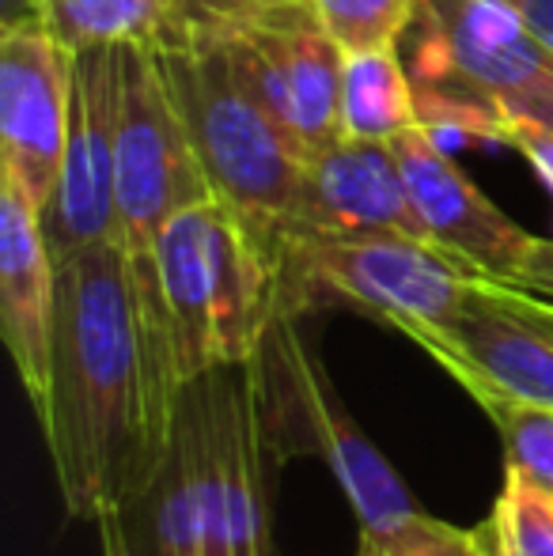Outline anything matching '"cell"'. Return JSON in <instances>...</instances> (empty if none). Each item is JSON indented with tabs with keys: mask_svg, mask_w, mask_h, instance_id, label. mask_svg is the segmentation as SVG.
I'll use <instances>...</instances> for the list:
<instances>
[{
	"mask_svg": "<svg viewBox=\"0 0 553 556\" xmlns=\"http://www.w3.org/2000/svg\"><path fill=\"white\" fill-rule=\"evenodd\" d=\"M61 504L96 522L126 511L160 473L126 242H96L58 265L50 413L42 425Z\"/></svg>",
	"mask_w": 553,
	"mask_h": 556,
	"instance_id": "1",
	"label": "cell"
},
{
	"mask_svg": "<svg viewBox=\"0 0 553 556\" xmlns=\"http://www.w3.org/2000/svg\"><path fill=\"white\" fill-rule=\"evenodd\" d=\"M152 46L213 198L280 257L307 160L280 129L231 35H175Z\"/></svg>",
	"mask_w": 553,
	"mask_h": 556,
	"instance_id": "2",
	"label": "cell"
},
{
	"mask_svg": "<svg viewBox=\"0 0 553 556\" xmlns=\"http://www.w3.org/2000/svg\"><path fill=\"white\" fill-rule=\"evenodd\" d=\"M163 295L186 382L247 364L277 315L280 257L239 213L209 198L155 235Z\"/></svg>",
	"mask_w": 553,
	"mask_h": 556,
	"instance_id": "3",
	"label": "cell"
},
{
	"mask_svg": "<svg viewBox=\"0 0 553 556\" xmlns=\"http://www.w3.org/2000/svg\"><path fill=\"white\" fill-rule=\"evenodd\" d=\"M481 280L410 235H296L280 247L277 315L345 303L399 333L436 330L478 300Z\"/></svg>",
	"mask_w": 553,
	"mask_h": 556,
	"instance_id": "4",
	"label": "cell"
},
{
	"mask_svg": "<svg viewBox=\"0 0 553 556\" xmlns=\"http://www.w3.org/2000/svg\"><path fill=\"white\" fill-rule=\"evenodd\" d=\"M251 371L277 462H326L353 507L361 534L387 530L417 511L399 469L349 417L330 371L300 330V315H274L251 356Z\"/></svg>",
	"mask_w": 553,
	"mask_h": 556,
	"instance_id": "5",
	"label": "cell"
},
{
	"mask_svg": "<svg viewBox=\"0 0 553 556\" xmlns=\"http://www.w3.org/2000/svg\"><path fill=\"white\" fill-rule=\"evenodd\" d=\"M209 556H277V462L251 359L193 379Z\"/></svg>",
	"mask_w": 553,
	"mask_h": 556,
	"instance_id": "6",
	"label": "cell"
},
{
	"mask_svg": "<svg viewBox=\"0 0 553 556\" xmlns=\"http://www.w3.org/2000/svg\"><path fill=\"white\" fill-rule=\"evenodd\" d=\"M213 198L152 42L122 46L118 111V216L129 250L155 247L160 227Z\"/></svg>",
	"mask_w": 553,
	"mask_h": 556,
	"instance_id": "7",
	"label": "cell"
},
{
	"mask_svg": "<svg viewBox=\"0 0 553 556\" xmlns=\"http://www.w3.org/2000/svg\"><path fill=\"white\" fill-rule=\"evenodd\" d=\"M118 111L122 46L76 50L73 129H68L61 178L42 208V235L58 265L96 242L122 239Z\"/></svg>",
	"mask_w": 553,
	"mask_h": 556,
	"instance_id": "8",
	"label": "cell"
},
{
	"mask_svg": "<svg viewBox=\"0 0 553 556\" xmlns=\"http://www.w3.org/2000/svg\"><path fill=\"white\" fill-rule=\"evenodd\" d=\"M76 53L35 12L0 35V178L15 182L42 213L65 163L73 129Z\"/></svg>",
	"mask_w": 553,
	"mask_h": 556,
	"instance_id": "9",
	"label": "cell"
},
{
	"mask_svg": "<svg viewBox=\"0 0 553 556\" xmlns=\"http://www.w3.org/2000/svg\"><path fill=\"white\" fill-rule=\"evenodd\" d=\"M414 80H455L504 106L553 99V53L504 0H425Z\"/></svg>",
	"mask_w": 553,
	"mask_h": 556,
	"instance_id": "10",
	"label": "cell"
},
{
	"mask_svg": "<svg viewBox=\"0 0 553 556\" xmlns=\"http://www.w3.org/2000/svg\"><path fill=\"white\" fill-rule=\"evenodd\" d=\"M221 35H231L262 99L303 160L345 137L341 132L345 53L323 30L307 0L254 15L243 27Z\"/></svg>",
	"mask_w": 553,
	"mask_h": 556,
	"instance_id": "11",
	"label": "cell"
},
{
	"mask_svg": "<svg viewBox=\"0 0 553 556\" xmlns=\"http://www.w3.org/2000/svg\"><path fill=\"white\" fill-rule=\"evenodd\" d=\"M391 148L402 163L428 242L478 277L516 285L539 235L504 216L428 129L414 125L394 137Z\"/></svg>",
	"mask_w": 553,
	"mask_h": 556,
	"instance_id": "12",
	"label": "cell"
},
{
	"mask_svg": "<svg viewBox=\"0 0 553 556\" xmlns=\"http://www.w3.org/2000/svg\"><path fill=\"white\" fill-rule=\"evenodd\" d=\"M296 235H410L428 242L394 148L356 137H338L303 163L285 242Z\"/></svg>",
	"mask_w": 553,
	"mask_h": 556,
	"instance_id": "13",
	"label": "cell"
},
{
	"mask_svg": "<svg viewBox=\"0 0 553 556\" xmlns=\"http://www.w3.org/2000/svg\"><path fill=\"white\" fill-rule=\"evenodd\" d=\"M458 387H489L504 397L553 409V330L519 315L501 280H481V292L455 323L410 330Z\"/></svg>",
	"mask_w": 553,
	"mask_h": 556,
	"instance_id": "14",
	"label": "cell"
},
{
	"mask_svg": "<svg viewBox=\"0 0 553 556\" xmlns=\"http://www.w3.org/2000/svg\"><path fill=\"white\" fill-rule=\"evenodd\" d=\"M58 262L42 235V213L15 182L0 178V333L38 425L50 413Z\"/></svg>",
	"mask_w": 553,
	"mask_h": 556,
	"instance_id": "15",
	"label": "cell"
},
{
	"mask_svg": "<svg viewBox=\"0 0 553 556\" xmlns=\"http://www.w3.org/2000/svg\"><path fill=\"white\" fill-rule=\"evenodd\" d=\"M118 515L134 556H209L201 504V402L193 382L183 394L175 443L160 473Z\"/></svg>",
	"mask_w": 553,
	"mask_h": 556,
	"instance_id": "16",
	"label": "cell"
},
{
	"mask_svg": "<svg viewBox=\"0 0 553 556\" xmlns=\"http://www.w3.org/2000/svg\"><path fill=\"white\" fill-rule=\"evenodd\" d=\"M417 125L414 80L402 65L399 46L345 53L341 76V132L356 140L391 144Z\"/></svg>",
	"mask_w": 553,
	"mask_h": 556,
	"instance_id": "17",
	"label": "cell"
},
{
	"mask_svg": "<svg viewBox=\"0 0 553 556\" xmlns=\"http://www.w3.org/2000/svg\"><path fill=\"white\" fill-rule=\"evenodd\" d=\"M30 12L68 50L155 42L175 0H30Z\"/></svg>",
	"mask_w": 553,
	"mask_h": 556,
	"instance_id": "18",
	"label": "cell"
},
{
	"mask_svg": "<svg viewBox=\"0 0 553 556\" xmlns=\"http://www.w3.org/2000/svg\"><path fill=\"white\" fill-rule=\"evenodd\" d=\"M481 530L497 556H553V489L504 462L501 496Z\"/></svg>",
	"mask_w": 553,
	"mask_h": 556,
	"instance_id": "19",
	"label": "cell"
},
{
	"mask_svg": "<svg viewBox=\"0 0 553 556\" xmlns=\"http://www.w3.org/2000/svg\"><path fill=\"white\" fill-rule=\"evenodd\" d=\"M463 390L493 420L497 435L504 443V462L527 469V473L553 489V409L516 402V397H504L489 387H478V382H470Z\"/></svg>",
	"mask_w": 553,
	"mask_h": 556,
	"instance_id": "20",
	"label": "cell"
},
{
	"mask_svg": "<svg viewBox=\"0 0 553 556\" xmlns=\"http://www.w3.org/2000/svg\"><path fill=\"white\" fill-rule=\"evenodd\" d=\"M341 53L387 50L406 38L425 0H307Z\"/></svg>",
	"mask_w": 553,
	"mask_h": 556,
	"instance_id": "21",
	"label": "cell"
},
{
	"mask_svg": "<svg viewBox=\"0 0 553 556\" xmlns=\"http://www.w3.org/2000/svg\"><path fill=\"white\" fill-rule=\"evenodd\" d=\"M356 556H497L486 530H466L436 515L410 511L402 522L376 534H361Z\"/></svg>",
	"mask_w": 553,
	"mask_h": 556,
	"instance_id": "22",
	"label": "cell"
},
{
	"mask_svg": "<svg viewBox=\"0 0 553 556\" xmlns=\"http://www.w3.org/2000/svg\"><path fill=\"white\" fill-rule=\"evenodd\" d=\"M285 4H300V0H175V12H171L160 38L221 35V30H236V27H243L247 20H254V15H266ZM160 38H155V42H160Z\"/></svg>",
	"mask_w": 553,
	"mask_h": 556,
	"instance_id": "23",
	"label": "cell"
},
{
	"mask_svg": "<svg viewBox=\"0 0 553 556\" xmlns=\"http://www.w3.org/2000/svg\"><path fill=\"white\" fill-rule=\"evenodd\" d=\"M508 111V106H504ZM504 144L519 148L524 160L535 167V175L546 182V190L553 193V129L539 117L524 114V111H508V125H504Z\"/></svg>",
	"mask_w": 553,
	"mask_h": 556,
	"instance_id": "24",
	"label": "cell"
},
{
	"mask_svg": "<svg viewBox=\"0 0 553 556\" xmlns=\"http://www.w3.org/2000/svg\"><path fill=\"white\" fill-rule=\"evenodd\" d=\"M519 20L527 23L535 38L553 53V0H504Z\"/></svg>",
	"mask_w": 553,
	"mask_h": 556,
	"instance_id": "25",
	"label": "cell"
},
{
	"mask_svg": "<svg viewBox=\"0 0 553 556\" xmlns=\"http://www.w3.org/2000/svg\"><path fill=\"white\" fill-rule=\"evenodd\" d=\"M501 292H504V300L519 311V315H527L531 323L553 330V300L550 295H539V292H531V288H519V285H504V280H501Z\"/></svg>",
	"mask_w": 553,
	"mask_h": 556,
	"instance_id": "26",
	"label": "cell"
},
{
	"mask_svg": "<svg viewBox=\"0 0 553 556\" xmlns=\"http://www.w3.org/2000/svg\"><path fill=\"white\" fill-rule=\"evenodd\" d=\"M96 530H99V556H134L129 553V542H126V530H122L118 511L99 515Z\"/></svg>",
	"mask_w": 553,
	"mask_h": 556,
	"instance_id": "27",
	"label": "cell"
},
{
	"mask_svg": "<svg viewBox=\"0 0 553 556\" xmlns=\"http://www.w3.org/2000/svg\"><path fill=\"white\" fill-rule=\"evenodd\" d=\"M508 111H524V114L539 117V122H546L553 129V99H539V103H527V106H508Z\"/></svg>",
	"mask_w": 553,
	"mask_h": 556,
	"instance_id": "28",
	"label": "cell"
}]
</instances>
